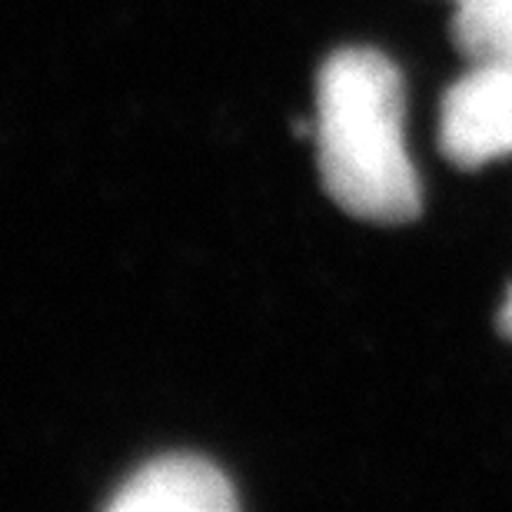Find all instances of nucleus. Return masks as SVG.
<instances>
[{"label":"nucleus","mask_w":512,"mask_h":512,"mask_svg":"<svg viewBox=\"0 0 512 512\" xmlns=\"http://www.w3.org/2000/svg\"><path fill=\"white\" fill-rule=\"evenodd\" d=\"M496 323H499V333H503L506 340H512V286H509V293H506L503 306H499V316H496Z\"/></svg>","instance_id":"5"},{"label":"nucleus","mask_w":512,"mask_h":512,"mask_svg":"<svg viewBox=\"0 0 512 512\" xmlns=\"http://www.w3.org/2000/svg\"><path fill=\"white\" fill-rule=\"evenodd\" d=\"M114 512H230L237 493L217 466L197 456H163L137 469L110 499Z\"/></svg>","instance_id":"3"},{"label":"nucleus","mask_w":512,"mask_h":512,"mask_svg":"<svg viewBox=\"0 0 512 512\" xmlns=\"http://www.w3.org/2000/svg\"><path fill=\"white\" fill-rule=\"evenodd\" d=\"M316 153L326 193L370 223H409L423 187L406 150V90L389 57L346 47L316 80Z\"/></svg>","instance_id":"1"},{"label":"nucleus","mask_w":512,"mask_h":512,"mask_svg":"<svg viewBox=\"0 0 512 512\" xmlns=\"http://www.w3.org/2000/svg\"><path fill=\"white\" fill-rule=\"evenodd\" d=\"M453 40L469 64L512 60V0H453Z\"/></svg>","instance_id":"4"},{"label":"nucleus","mask_w":512,"mask_h":512,"mask_svg":"<svg viewBox=\"0 0 512 512\" xmlns=\"http://www.w3.org/2000/svg\"><path fill=\"white\" fill-rule=\"evenodd\" d=\"M439 150L463 170L512 157V60L469 64L446 90L439 110Z\"/></svg>","instance_id":"2"}]
</instances>
